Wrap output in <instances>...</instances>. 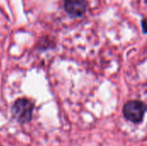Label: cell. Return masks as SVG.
I'll list each match as a JSON object with an SVG mask.
<instances>
[{
    "label": "cell",
    "mask_w": 147,
    "mask_h": 146,
    "mask_svg": "<svg viewBox=\"0 0 147 146\" xmlns=\"http://www.w3.org/2000/svg\"><path fill=\"white\" fill-rule=\"evenodd\" d=\"M146 109L144 102L138 100L129 101L123 107V114L127 120L138 124L143 120Z\"/></svg>",
    "instance_id": "cell-2"
},
{
    "label": "cell",
    "mask_w": 147,
    "mask_h": 146,
    "mask_svg": "<svg viewBox=\"0 0 147 146\" xmlns=\"http://www.w3.org/2000/svg\"><path fill=\"white\" fill-rule=\"evenodd\" d=\"M33 110L34 104L32 102L26 98H20L14 102L11 108V114L17 122L23 124L32 120Z\"/></svg>",
    "instance_id": "cell-1"
},
{
    "label": "cell",
    "mask_w": 147,
    "mask_h": 146,
    "mask_svg": "<svg viewBox=\"0 0 147 146\" xmlns=\"http://www.w3.org/2000/svg\"><path fill=\"white\" fill-rule=\"evenodd\" d=\"M64 8L71 16L80 17L85 14L87 3L85 0H64Z\"/></svg>",
    "instance_id": "cell-3"
}]
</instances>
